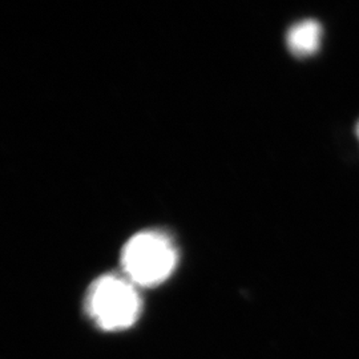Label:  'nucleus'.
<instances>
[{"instance_id": "nucleus-1", "label": "nucleus", "mask_w": 359, "mask_h": 359, "mask_svg": "<svg viewBox=\"0 0 359 359\" xmlns=\"http://www.w3.org/2000/svg\"><path fill=\"white\" fill-rule=\"evenodd\" d=\"M179 253L161 231H142L129 238L121 252V266L135 286H156L168 280L177 266Z\"/></svg>"}, {"instance_id": "nucleus-3", "label": "nucleus", "mask_w": 359, "mask_h": 359, "mask_svg": "<svg viewBox=\"0 0 359 359\" xmlns=\"http://www.w3.org/2000/svg\"><path fill=\"white\" fill-rule=\"evenodd\" d=\"M322 41V26L313 19L298 22L290 27L286 43L292 53L297 56H310L320 50Z\"/></svg>"}, {"instance_id": "nucleus-2", "label": "nucleus", "mask_w": 359, "mask_h": 359, "mask_svg": "<svg viewBox=\"0 0 359 359\" xmlns=\"http://www.w3.org/2000/svg\"><path fill=\"white\" fill-rule=\"evenodd\" d=\"M90 318L104 330H124L137 321L142 299L126 277L104 276L90 285L87 297Z\"/></svg>"}, {"instance_id": "nucleus-4", "label": "nucleus", "mask_w": 359, "mask_h": 359, "mask_svg": "<svg viewBox=\"0 0 359 359\" xmlns=\"http://www.w3.org/2000/svg\"><path fill=\"white\" fill-rule=\"evenodd\" d=\"M357 136H358V139H359V123H358V126H357Z\"/></svg>"}]
</instances>
